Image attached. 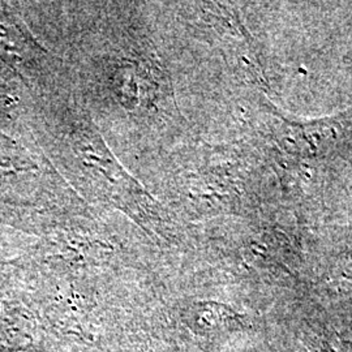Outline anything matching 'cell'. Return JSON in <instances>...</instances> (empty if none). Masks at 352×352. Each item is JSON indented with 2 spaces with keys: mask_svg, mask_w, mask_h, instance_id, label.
Listing matches in <instances>:
<instances>
[{
  "mask_svg": "<svg viewBox=\"0 0 352 352\" xmlns=\"http://www.w3.org/2000/svg\"><path fill=\"white\" fill-rule=\"evenodd\" d=\"M312 352H352V343L338 337H327L312 346Z\"/></svg>",
  "mask_w": 352,
  "mask_h": 352,
  "instance_id": "7a4b0ae2",
  "label": "cell"
},
{
  "mask_svg": "<svg viewBox=\"0 0 352 352\" xmlns=\"http://www.w3.org/2000/svg\"><path fill=\"white\" fill-rule=\"evenodd\" d=\"M187 318L189 327L202 334H221L244 327V318L230 308L219 304L195 305Z\"/></svg>",
  "mask_w": 352,
  "mask_h": 352,
  "instance_id": "6da1fadb",
  "label": "cell"
}]
</instances>
